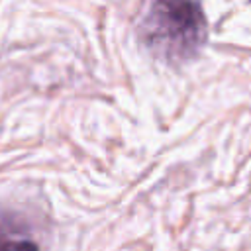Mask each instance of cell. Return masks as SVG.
Wrapping results in <instances>:
<instances>
[{"label":"cell","instance_id":"1","mask_svg":"<svg viewBox=\"0 0 251 251\" xmlns=\"http://www.w3.org/2000/svg\"><path fill=\"white\" fill-rule=\"evenodd\" d=\"M139 33L155 55L178 63L194 57L206 41V18L194 2H155L145 12Z\"/></svg>","mask_w":251,"mask_h":251},{"label":"cell","instance_id":"2","mask_svg":"<svg viewBox=\"0 0 251 251\" xmlns=\"http://www.w3.org/2000/svg\"><path fill=\"white\" fill-rule=\"evenodd\" d=\"M0 251H39L31 233L4 210H0Z\"/></svg>","mask_w":251,"mask_h":251}]
</instances>
